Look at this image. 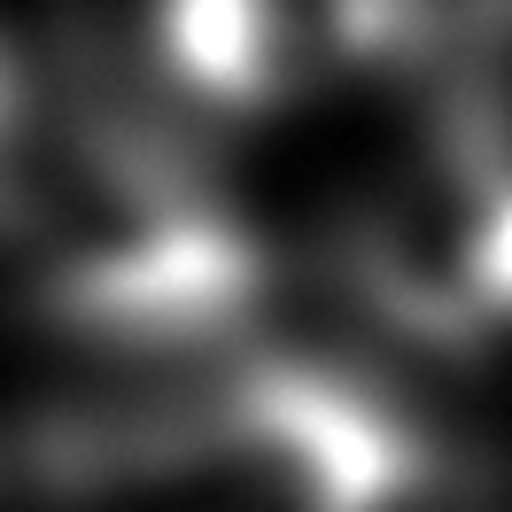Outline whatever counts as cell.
I'll use <instances>...</instances> for the list:
<instances>
[{
  "instance_id": "obj_2",
  "label": "cell",
  "mask_w": 512,
  "mask_h": 512,
  "mask_svg": "<svg viewBox=\"0 0 512 512\" xmlns=\"http://www.w3.org/2000/svg\"><path fill=\"white\" fill-rule=\"evenodd\" d=\"M163 512H396L412 443L396 419L311 365H241L140 435Z\"/></svg>"
},
{
  "instance_id": "obj_1",
  "label": "cell",
  "mask_w": 512,
  "mask_h": 512,
  "mask_svg": "<svg viewBox=\"0 0 512 512\" xmlns=\"http://www.w3.org/2000/svg\"><path fill=\"white\" fill-rule=\"evenodd\" d=\"M0 225L78 319L187 342L249 288V249L210 210L187 163L109 109L8 101L0 117Z\"/></svg>"
},
{
  "instance_id": "obj_3",
  "label": "cell",
  "mask_w": 512,
  "mask_h": 512,
  "mask_svg": "<svg viewBox=\"0 0 512 512\" xmlns=\"http://www.w3.org/2000/svg\"><path fill=\"white\" fill-rule=\"evenodd\" d=\"M419 0H156L171 78L210 109H280L381 63Z\"/></svg>"
}]
</instances>
